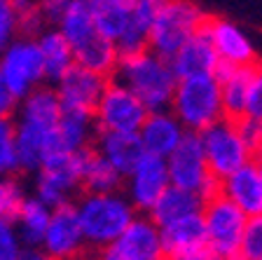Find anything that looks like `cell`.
I'll list each match as a JSON object with an SVG mask.
<instances>
[{
	"label": "cell",
	"mask_w": 262,
	"mask_h": 260,
	"mask_svg": "<svg viewBox=\"0 0 262 260\" xmlns=\"http://www.w3.org/2000/svg\"><path fill=\"white\" fill-rule=\"evenodd\" d=\"M253 162H255L257 167H262V141H260V146L253 150Z\"/></svg>",
	"instance_id": "ab89813d"
},
{
	"label": "cell",
	"mask_w": 262,
	"mask_h": 260,
	"mask_svg": "<svg viewBox=\"0 0 262 260\" xmlns=\"http://www.w3.org/2000/svg\"><path fill=\"white\" fill-rule=\"evenodd\" d=\"M94 152L103 157L110 167L122 176H129L136 164L145 157L138 134H113V131H96L94 136Z\"/></svg>",
	"instance_id": "e0dca14e"
},
{
	"label": "cell",
	"mask_w": 262,
	"mask_h": 260,
	"mask_svg": "<svg viewBox=\"0 0 262 260\" xmlns=\"http://www.w3.org/2000/svg\"><path fill=\"white\" fill-rule=\"evenodd\" d=\"M234 260H262V216L248 218Z\"/></svg>",
	"instance_id": "f546056e"
},
{
	"label": "cell",
	"mask_w": 262,
	"mask_h": 260,
	"mask_svg": "<svg viewBox=\"0 0 262 260\" xmlns=\"http://www.w3.org/2000/svg\"><path fill=\"white\" fill-rule=\"evenodd\" d=\"M199 143H202L206 167L215 181H225L241 167L253 162L251 150L241 143L234 122H229V119H220L208 129H204L199 134Z\"/></svg>",
	"instance_id": "52a82bcc"
},
{
	"label": "cell",
	"mask_w": 262,
	"mask_h": 260,
	"mask_svg": "<svg viewBox=\"0 0 262 260\" xmlns=\"http://www.w3.org/2000/svg\"><path fill=\"white\" fill-rule=\"evenodd\" d=\"M253 71H255V64L244 66V68H234L227 80L220 82L223 117L229 119V122H236L239 117H244L246 98H248V87H251Z\"/></svg>",
	"instance_id": "4316f807"
},
{
	"label": "cell",
	"mask_w": 262,
	"mask_h": 260,
	"mask_svg": "<svg viewBox=\"0 0 262 260\" xmlns=\"http://www.w3.org/2000/svg\"><path fill=\"white\" fill-rule=\"evenodd\" d=\"M35 43H38L40 56H42L45 80H49V82H54L56 85V82H59L61 77L75 66L71 45L66 43V38L56 31V28L42 31L38 38H35Z\"/></svg>",
	"instance_id": "cb8c5ba5"
},
{
	"label": "cell",
	"mask_w": 262,
	"mask_h": 260,
	"mask_svg": "<svg viewBox=\"0 0 262 260\" xmlns=\"http://www.w3.org/2000/svg\"><path fill=\"white\" fill-rule=\"evenodd\" d=\"M211 260H220V258H215V255H213V258H211Z\"/></svg>",
	"instance_id": "7bdbcfd3"
},
{
	"label": "cell",
	"mask_w": 262,
	"mask_h": 260,
	"mask_svg": "<svg viewBox=\"0 0 262 260\" xmlns=\"http://www.w3.org/2000/svg\"><path fill=\"white\" fill-rule=\"evenodd\" d=\"M159 239H162V249L166 258L206 249V232H204L202 213L180 218V221H173L159 228Z\"/></svg>",
	"instance_id": "d6986e66"
},
{
	"label": "cell",
	"mask_w": 262,
	"mask_h": 260,
	"mask_svg": "<svg viewBox=\"0 0 262 260\" xmlns=\"http://www.w3.org/2000/svg\"><path fill=\"white\" fill-rule=\"evenodd\" d=\"M202 206H204V199L199 195L169 185V188L164 190V195L157 199V204L150 209L147 218H150L157 228H164V225H169V223H173V221H180V218L202 213Z\"/></svg>",
	"instance_id": "603a6c76"
},
{
	"label": "cell",
	"mask_w": 262,
	"mask_h": 260,
	"mask_svg": "<svg viewBox=\"0 0 262 260\" xmlns=\"http://www.w3.org/2000/svg\"><path fill=\"white\" fill-rule=\"evenodd\" d=\"M24 190L21 185L16 183L12 176L7 178H0V221H10L14 223L16 213L24 204Z\"/></svg>",
	"instance_id": "4dcf8cb0"
},
{
	"label": "cell",
	"mask_w": 262,
	"mask_h": 260,
	"mask_svg": "<svg viewBox=\"0 0 262 260\" xmlns=\"http://www.w3.org/2000/svg\"><path fill=\"white\" fill-rule=\"evenodd\" d=\"M164 162H166V171H169V183L173 188L194 192L204 202L220 192V181L213 178L206 167L202 143H199V134L185 131L180 146Z\"/></svg>",
	"instance_id": "5b68a950"
},
{
	"label": "cell",
	"mask_w": 262,
	"mask_h": 260,
	"mask_svg": "<svg viewBox=\"0 0 262 260\" xmlns=\"http://www.w3.org/2000/svg\"><path fill=\"white\" fill-rule=\"evenodd\" d=\"M77 260H98V255H84V253H82Z\"/></svg>",
	"instance_id": "60d3db41"
},
{
	"label": "cell",
	"mask_w": 262,
	"mask_h": 260,
	"mask_svg": "<svg viewBox=\"0 0 262 260\" xmlns=\"http://www.w3.org/2000/svg\"><path fill=\"white\" fill-rule=\"evenodd\" d=\"M66 7H68V3H61V0H49V3H42V5H40L42 22H52V24H56V26H59Z\"/></svg>",
	"instance_id": "8d00e7d4"
},
{
	"label": "cell",
	"mask_w": 262,
	"mask_h": 260,
	"mask_svg": "<svg viewBox=\"0 0 262 260\" xmlns=\"http://www.w3.org/2000/svg\"><path fill=\"white\" fill-rule=\"evenodd\" d=\"M0 80L5 82V87L16 101H21L35 87L42 85L45 68L35 38L14 40L0 54Z\"/></svg>",
	"instance_id": "9c48e42d"
},
{
	"label": "cell",
	"mask_w": 262,
	"mask_h": 260,
	"mask_svg": "<svg viewBox=\"0 0 262 260\" xmlns=\"http://www.w3.org/2000/svg\"><path fill=\"white\" fill-rule=\"evenodd\" d=\"M145 117V106L126 87L110 77L94 110V129L113 134H138Z\"/></svg>",
	"instance_id": "ba28073f"
},
{
	"label": "cell",
	"mask_w": 262,
	"mask_h": 260,
	"mask_svg": "<svg viewBox=\"0 0 262 260\" xmlns=\"http://www.w3.org/2000/svg\"><path fill=\"white\" fill-rule=\"evenodd\" d=\"M157 10H159V0H134L129 24H126L122 38L115 43L117 54L129 56L147 49V33H150Z\"/></svg>",
	"instance_id": "ffe728a7"
},
{
	"label": "cell",
	"mask_w": 262,
	"mask_h": 260,
	"mask_svg": "<svg viewBox=\"0 0 262 260\" xmlns=\"http://www.w3.org/2000/svg\"><path fill=\"white\" fill-rule=\"evenodd\" d=\"M171 71L176 73L178 80L183 77H202V75H213L218 68V56L211 47V40L204 33V26L199 33H194L183 47L178 49V54L169 61Z\"/></svg>",
	"instance_id": "ac0fdd59"
},
{
	"label": "cell",
	"mask_w": 262,
	"mask_h": 260,
	"mask_svg": "<svg viewBox=\"0 0 262 260\" xmlns=\"http://www.w3.org/2000/svg\"><path fill=\"white\" fill-rule=\"evenodd\" d=\"M49 134L52 129H38L31 125H14V143H16V159H19V169H31V171H40L45 157L49 152Z\"/></svg>",
	"instance_id": "d4e9b609"
},
{
	"label": "cell",
	"mask_w": 262,
	"mask_h": 260,
	"mask_svg": "<svg viewBox=\"0 0 262 260\" xmlns=\"http://www.w3.org/2000/svg\"><path fill=\"white\" fill-rule=\"evenodd\" d=\"M244 115L262 122V64L260 61L255 64V71H253V77H251V87H248V98H246Z\"/></svg>",
	"instance_id": "e575fe53"
},
{
	"label": "cell",
	"mask_w": 262,
	"mask_h": 260,
	"mask_svg": "<svg viewBox=\"0 0 262 260\" xmlns=\"http://www.w3.org/2000/svg\"><path fill=\"white\" fill-rule=\"evenodd\" d=\"M108 77L96 75L92 71H84L80 66H73L59 82H56L54 92L59 96L61 110H71V113L92 115L98 106V98L103 94Z\"/></svg>",
	"instance_id": "4fadbf2b"
},
{
	"label": "cell",
	"mask_w": 262,
	"mask_h": 260,
	"mask_svg": "<svg viewBox=\"0 0 262 260\" xmlns=\"http://www.w3.org/2000/svg\"><path fill=\"white\" fill-rule=\"evenodd\" d=\"M234 129H236V134H239V138H241V143H244L248 150H251V155H253V150H255L257 146H260V141H262V122L260 119H253V117H239L234 122Z\"/></svg>",
	"instance_id": "d590c367"
},
{
	"label": "cell",
	"mask_w": 262,
	"mask_h": 260,
	"mask_svg": "<svg viewBox=\"0 0 262 260\" xmlns=\"http://www.w3.org/2000/svg\"><path fill=\"white\" fill-rule=\"evenodd\" d=\"M16 12V26L24 33V38H33L35 33H42V14L35 3H12Z\"/></svg>",
	"instance_id": "1f68e13d"
},
{
	"label": "cell",
	"mask_w": 262,
	"mask_h": 260,
	"mask_svg": "<svg viewBox=\"0 0 262 260\" xmlns=\"http://www.w3.org/2000/svg\"><path fill=\"white\" fill-rule=\"evenodd\" d=\"M84 237L80 230V221L75 213V204H63L52 209L47 230H45L40 249L52 260H77L84 253Z\"/></svg>",
	"instance_id": "8fae6325"
},
{
	"label": "cell",
	"mask_w": 262,
	"mask_h": 260,
	"mask_svg": "<svg viewBox=\"0 0 262 260\" xmlns=\"http://www.w3.org/2000/svg\"><path fill=\"white\" fill-rule=\"evenodd\" d=\"M202 221L206 232V251L220 260H234L248 218L223 195H215L204 202Z\"/></svg>",
	"instance_id": "8992f818"
},
{
	"label": "cell",
	"mask_w": 262,
	"mask_h": 260,
	"mask_svg": "<svg viewBox=\"0 0 262 260\" xmlns=\"http://www.w3.org/2000/svg\"><path fill=\"white\" fill-rule=\"evenodd\" d=\"M19 260H52L42 249H24Z\"/></svg>",
	"instance_id": "f35d334b"
},
{
	"label": "cell",
	"mask_w": 262,
	"mask_h": 260,
	"mask_svg": "<svg viewBox=\"0 0 262 260\" xmlns=\"http://www.w3.org/2000/svg\"><path fill=\"white\" fill-rule=\"evenodd\" d=\"M204 33L211 40V47L220 64L234 66V68L257 64L255 49H253L251 40H248V35L236 24L227 22V19H220V16H206Z\"/></svg>",
	"instance_id": "5bb4252c"
},
{
	"label": "cell",
	"mask_w": 262,
	"mask_h": 260,
	"mask_svg": "<svg viewBox=\"0 0 262 260\" xmlns=\"http://www.w3.org/2000/svg\"><path fill=\"white\" fill-rule=\"evenodd\" d=\"M16 33H19V26H16L14 7L7 0H0V54L16 40Z\"/></svg>",
	"instance_id": "836d02e7"
},
{
	"label": "cell",
	"mask_w": 262,
	"mask_h": 260,
	"mask_svg": "<svg viewBox=\"0 0 262 260\" xmlns=\"http://www.w3.org/2000/svg\"><path fill=\"white\" fill-rule=\"evenodd\" d=\"M16 98L10 94V89L5 87V82L0 80V119H10V115L16 108Z\"/></svg>",
	"instance_id": "74e56055"
},
{
	"label": "cell",
	"mask_w": 262,
	"mask_h": 260,
	"mask_svg": "<svg viewBox=\"0 0 262 260\" xmlns=\"http://www.w3.org/2000/svg\"><path fill=\"white\" fill-rule=\"evenodd\" d=\"M169 171H166V162L159 157H145L136 164V169L124 178L126 188V199L134 206V211L150 213L157 199L164 195V190L169 188Z\"/></svg>",
	"instance_id": "7c38bea8"
},
{
	"label": "cell",
	"mask_w": 262,
	"mask_h": 260,
	"mask_svg": "<svg viewBox=\"0 0 262 260\" xmlns=\"http://www.w3.org/2000/svg\"><path fill=\"white\" fill-rule=\"evenodd\" d=\"M87 5L96 33L115 45L129 24L134 0H87Z\"/></svg>",
	"instance_id": "7402d4cb"
},
{
	"label": "cell",
	"mask_w": 262,
	"mask_h": 260,
	"mask_svg": "<svg viewBox=\"0 0 262 260\" xmlns=\"http://www.w3.org/2000/svg\"><path fill=\"white\" fill-rule=\"evenodd\" d=\"M24 244L16 234L14 223L0 221V260H19Z\"/></svg>",
	"instance_id": "d6a6232c"
},
{
	"label": "cell",
	"mask_w": 262,
	"mask_h": 260,
	"mask_svg": "<svg viewBox=\"0 0 262 260\" xmlns=\"http://www.w3.org/2000/svg\"><path fill=\"white\" fill-rule=\"evenodd\" d=\"M124 185V176L117 173L103 157H98L92 150V157L87 162L84 176H82V188L84 195H115Z\"/></svg>",
	"instance_id": "83f0119b"
},
{
	"label": "cell",
	"mask_w": 262,
	"mask_h": 260,
	"mask_svg": "<svg viewBox=\"0 0 262 260\" xmlns=\"http://www.w3.org/2000/svg\"><path fill=\"white\" fill-rule=\"evenodd\" d=\"M49 216H52V211H49L42 202L35 199V197L24 199L21 209H19V213L14 218V228H16L19 239H21V244H26L28 249H40Z\"/></svg>",
	"instance_id": "484cf974"
},
{
	"label": "cell",
	"mask_w": 262,
	"mask_h": 260,
	"mask_svg": "<svg viewBox=\"0 0 262 260\" xmlns=\"http://www.w3.org/2000/svg\"><path fill=\"white\" fill-rule=\"evenodd\" d=\"M169 110L185 131L202 134L211 125L225 119L223 101H220V85L213 75L183 77L176 85Z\"/></svg>",
	"instance_id": "3957f363"
},
{
	"label": "cell",
	"mask_w": 262,
	"mask_h": 260,
	"mask_svg": "<svg viewBox=\"0 0 262 260\" xmlns=\"http://www.w3.org/2000/svg\"><path fill=\"white\" fill-rule=\"evenodd\" d=\"M218 195H223L227 202H232L246 218L262 216V181L257 164L248 162L239 171H234L232 176L220 181Z\"/></svg>",
	"instance_id": "9a60e30c"
},
{
	"label": "cell",
	"mask_w": 262,
	"mask_h": 260,
	"mask_svg": "<svg viewBox=\"0 0 262 260\" xmlns=\"http://www.w3.org/2000/svg\"><path fill=\"white\" fill-rule=\"evenodd\" d=\"M183 136H185V129L171 115V110L147 113L143 127L138 129V138H141V146L145 150V155L159 157V159L169 157L171 152L180 146Z\"/></svg>",
	"instance_id": "2e32d148"
},
{
	"label": "cell",
	"mask_w": 262,
	"mask_h": 260,
	"mask_svg": "<svg viewBox=\"0 0 262 260\" xmlns=\"http://www.w3.org/2000/svg\"><path fill=\"white\" fill-rule=\"evenodd\" d=\"M84 244L103 251L129 228L138 216L122 192L115 195H84L75 204Z\"/></svg>",
	"instance_id": "7a4b0ae2"
},
{
	"label": "cell",
	"mask_w": 262,
	"mask_h": 260,
	"mask_svg": "<svg viewBox=\"0 0 262 260\" xmlns=\"http://www.w3.org/2000/svg\"><path fill=\"white\" fill-rule=\"evenodd\" d=\"M113 80L126 87L145 106L147 113L169 110L176 85H178V77L171 71L169 61L159 59L147 49H143L138 54L120 56Z\"/></svg>",
	"instance_id": "6da1fadb"
},
{
	"label": "cell",
	"mask_w": 262,
	"mask_h": 260,
	"mask_svg": "<svg viewBox=\"0 0 262 260\" xmlns=\"http://www.w3.org/2000/svg\"><path fill=\"white\" fill-rule=\"evenodd\" d=\"M19 171L16 159V143H14V122L0 119V178H7Z\"/></svg>",
	"instance_id": "f1b7e54d"
},
{
	"label": "cell",
	"mask_w": 262,
	"mask_h": 260,
	"mask_svg": "<svg viewBox=\"0 0 262 260\" xmlns=\"http://www.w3.org/2000/svg\"><path fill=\"white\" fill-rule=\"evenodd\" d=\"M257 169H260V181H262V167H257Z\"/></svg>",
	"instance_id": "b9f144b4"
},
{
	"label": "cell",
	"mask_w": 262,
	"mask_h": 260,
	"mask_svg": "<svg viewBox=\"0 0 262 260\" xmlns=\"http://www.w3.org/2000/svg\"><path fill=\"white\" fill-rule=\"evenodd\" d=\"M61 119V103L56 96L54 87H35L28 96L21 98V108H19V122L38 129H54Z\"/></svg>",
	"instance_id": "44dd1931"
},
{
	"label": "cell",
	"mask_w": 262,
	"mask_h": 260,
	"mask_svg": "<svg viewBox=\"0 0 262 260\" xmlns=\"http://www.w3.org/2000/svg\"><path fill=\"white\" fill-rule=\"evenodd\" d=\"M206 16L208 14H204L192 3H183V0L162 3L159 0V10L147 33V52H152L164 61H171L194 33L202 31Z\"/></svg>",
	"instance_id": "277c9868"
},
{
	"label": "cell",
	"mask_w": 262,
	"mask_h": 260,
	"mask_svg": "<svg viewBox=\"0 0 262 260\" xmlns=\"http://www.w3.org/2000/svg\"><path fill=\"white\" fill-rule=\"evenodd\" d=\"M159 228L147 216H136L129 228L105 246L98 260H164Z\"/></svg>",
	"instance_id": "30bf717a"
}]
</instances>
